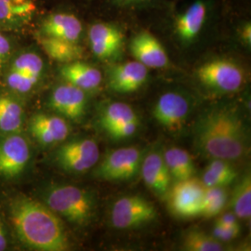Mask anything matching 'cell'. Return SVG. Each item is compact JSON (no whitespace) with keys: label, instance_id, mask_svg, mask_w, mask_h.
I'll return each instance as SVG.
<instances>
[{"label":"cell","instance_id":"1","mask_svg":"<svg viewBox=\"0 0 251 251\" xmlns=\"http://www.w3.org/2000/svg\"><path fill=\"white\" fill-rule=\"evenodd\" d=\"M10 219L21 242L40 251H63L69 248L62 221L45 204L20 197L9 207Z\"/></svg>","mask_w":251,"mask_h":251},{"label":"cell","instance_id":"2","mask_svg":"<svg viewBox=\"0 0 251 251\" xmlns=\"http://www.w3.org/2000/svg\"><path fill=\"white\" fill-rule=\"evenodd\" d=\"M195 144L206 157L238 160L248 151V139L242 121L231 111L217 110L198 123Z\"/></svg>","mask_w":251,"mask_h":251},{"label":"cell","instance_id":"3","mask_svg":"<svg viewBox=\"0 0 251 251\" xmlns=\"http://www.w3.org/2000/svg\"><path fill=\"white\" fill-rule=\"evenodd\" d=\"M43 198L46 206L75 225H87L94 212L91 195L74 185L53 186Z\"/></svg>","mask_w":251,"mask_h":251},{"label":"cell","instance_id":"4","mask_svg":"<svg viewBox=\"0 0 251 251\" xmlns=\"http://www.w3.org/2000/svg\"><path fill=\"white\" fill-rule=\"evenodd\" d=\"M143 159V151L138 147L119 148L108 153L95 173L108 181L129 180L140 173Z\"/></svg>","mask_w":251,"mask_h":251},{"label":"cell","instance_id":"5","mask_svg":"<svg viewBox=\"0 0 251 251\" xmlns=\"http://www.w3.org/2000/svg\"><path fill=\"white\" fill-rule=\"evenodd\" d=\"M100 158V149L92 139H75L62 145L55 159L63 171L80 174L90 171Z\"/></svg>","mask_w":251,"mask_h":251},{"label":"cell","instance_id":"6","mask_svg":"<svg viewBox=\"0 0 251 251\" xmlns=\"http://www.w3.org/2000/svg\"><path fill=\"white\" fill-rule=\"evenodd\" d=\"M31 159V147L20 132L0 134V177L11 179L26 170Z\"/></svg>","mask_w":251,"mask_h":251},{"label":"cell","instance_id":"7","mask_svg":"<svg viewBox=\"0 0 251 251\" xmlns=\"http://www.w3.org/2000/svg\"><path fill=\"white\" fill-rule=\"evenodd\" d=\"M205 191L202 181L194 177L175 181L167 194L171 212L179 218L200 216Z\"/></svg>","mask_w":251,"mask_h":251},{"label":"cell","instance_id":"8","mask_svg":"<svg viewBox=\"0 0 251 251\" xmlns=\"http://www.w3.org/2000/svg\"><path fill=\"white\" fill-rule=\"evenodd\" d=\"M198 77L206 87L223 92L239 90L244 83V73L235 63L218 59L204 63L198 69Z\"/></svg>","mask_w":251,"mask_h":251},{"label":"cell","instance_id":"9","mask_svg":"<svg viewBox=\"0 0 251 251\" xmlns=\"http://www.w3.org/2000/svg\"><path fill=\"white\" fill-rule=\"evenodd\" d=\"M156 216V209L150 201L131 196L118 199L111 210V223L117 229H129L147 224Z\"/></svg>","mask_w":251,"mask_h":251},{"label":"cell","instance_id":"10","mask_svg":"<svg viewBox=\"0 0 251 251\" xmlns=\"http://www.w3.org/2000/svg\"><path fill=\"white\" fill-rule=\"evenodd\" d=\"M100 124L114 140H125L137 132L140 119L132 107L124 102H112L102 109Z\"/></svg>","mask_w":251,"mask_h":251},{"label":"cell","instance_id":"11","mask_svg":"<svg viewBox=\"0 0 251 251\" xmlns=\"http://www.w3.org/2000/svg\"><path fill=\"white\" fill-rule=\"evenodd\" d=\"M189 112L188 100L179 93L168 92L156 101L152 115L158 124L170 131L176 132L185 124Z\"/></svg>","mask_w":251,"mask_h":251},{"label":"cell","instance_id":"12","mask_svg":"<svg viewBox=\"0 0 251 251\" xmlns=\"http://www.w3.org/2000/svg\"><path fill=\"white\" fill-rule=\"evenodd\" d=\"M88 36L92 52L100 60L117 57L124 45L122 31L107 23H97L91 25Z\"/></svg>","mask_w":251,"mask_h":251},{"label":"cell","instance_id":"13","mask_svg":"<svg viewBox=\"0 0 251 251\" xmlns=\"http://www.w3.org/2000/svg\"><path fill=\"white\" fill-rule=\"evenodd\" d=\"M49 103L62 117L76 121L86 113L87 96L84 90L67 83L54 89Z\"/></svg>","mask_w":251,"mask_h":251},{"label":"cell","instance_id":"14","mask_svg":"<svg viewBox=\"0 0 251 251\" xmlns=\"http://www.w3.org/2000/svg\"><path fill=\"white\" fill-rule=\"evenodd\" d=\"M147 67L137 61L113 64L108 68V85L117 93H131L144 86Z\"/></svg>","mask_w":251,"mask_h":251},{"label":"cell","instance_id":"15","mask_svg":"<svg viewBox=\"0 0 251 251\" xmlns=\"http://www.w3.org/2000/svg\"><path fill=\"white\" fill-rule=\"evenodd\" d=\"M129 48L136 61L147 68H163L169 63V57L164 47L148 31H142L133 36Z\"/></svg>","mask_w":251,"mask_h":251},{"label":"cell","instance_id":"16","mask_svg":"<svg viewBox=\"0 0 251 251\" xmlns=\"http://www.w3.org/2000/svg\"><path fill=\"white\" fill-rule=\"evenodd\" d=\"M29 131L44 146L63 142L70 133V126L64 117L36 114L29 122Z\"/></svg>","mask_w":251,"mask_h":251},{"label":"cell","instance_id":"17","mask_svg":"<svg viewBox=\"0 0 251 251\" xmlns=\"http://www.w3.org/2000/svg\"><path fill=\"white\" fill-rule=\"evenodd\" d=\"M140 172L146 186L157 197L167 196L171 186V176L163 152L152 151L144 156Z\"/></svg>","mask_w":251,"mask_h":251},{"label":"cell","instance_id":"18","mask_svg":"<svg viewBox=\"0 0 251 251\" xmlns=\"http://www.w3.org/2000/svg\"><path fill=\"white\" fill-rule=\"evenodd\" d=\"M83 27L79 19L70 13H54L46 18L41 25V35L77 43Z\"/></svg>","mask_w":251,"mask_h":251},{"label":"cell","instance_id":"19","mask_svg":"<svg viewBox=\"0 0 251 251\" xmlns=\"http://www.w3.org/2000/svg\"><path fill=\"white\" fill-rule=\"evenodd\" d=\"M61 75L67 83L84 91L97 89L102 81L101 73L97 68L78 61L65 63L61 68Z\"/></svg>","mask_w":251,"mask_h":251},{"label":"cell","instance_id":"20","mask_svg":"<svg viewBox=\"0 0 251 251\" xmlns=\"http://www.w3.org/2000/svg\"><path fill=\"white\" fill-rule=\"evenodd\" d=\"M206 16L205 2L203 0L194 2L176 21L175 28L179 38L184 42L193 41L204 25Z\"/></svg>","mask_w":251,"mask_h":251},{"label":"cell","instance_id":"21","mask_svg":"<svg viewBox=\"0 0 251 251\" xmlns=\"http://www.w3.org/2000/svg\"><path fill=\"white\" fill-rule=\"evenodd\" d=\"M36 5L34 0H0V24L19 26L34 16Z\"/></svg>","mask_w":251,"mask_h":251},{"label":"cell","instance_id":"22","mask_svg":"<svg viewBox=\"0 0 251 251\" xmlns=\"http://www.w3.org/2000/svg\"><path fill=\"white\" fill-rule=\"evenodd\" d=\"M38 42L46 54L59 63L65 64L75 62L83 55V50L77 43L42 35L38 36Z\"/></svg>","mask_w":251,"mask_h":251},{"label":"cell","instance_id":"23","mask_svg":"<svg viewBox=\"0 0 251 251\" xmlns=\"http://www.w3.org/2000/svg\"><path fill=\"white\" fill-rule=\"evenodd\" d=\"M163 157L171 179L179 181L194 177L196 166L187 151L178 147H171L163 152Z\"/></svg>","mask_w":251,"mask_h":251},{"label":"cell","instance_id":"24","mask_svg":"<svg viewBox=\"0 0 251 251\" xmlns=\"http://www.w3.org/2000/svg\"><path fill=\"white\" fill-rule=\"evenodd\" d=\"M24 118V107L17 100L0 95V134L20 132Z\"/></svg>","mask_w":251,"mask_h":251},{"label":"cell","instance_id":"25","mask_svg":"<svg viewBox=\"0 0 251 251\" xmlns=\"http://www.w3.org/2000/svg\"><path fill=\"white\" fill-rule=\"evenodd\" d=\"M237 178V172L227 160L214 159L204 171L202 183L206 187H226Z\"/></svg>","mask_w":251,"mask_h":251},{"label":"cell","instance_id":"26","mask_svg":"<svg viewBox=\"0 0 251 251\" xmlns=\"http://www.w3.org/2000/svg\"><path fill=\"white\" fill-rule=\"evenodd\" d=\"M231 207L237 219L248 220L251 215V178L247 174L235 186L231 199Z\"/></svg>","mask_w":251,"mask_h":251},{"label":"cell","instance_id":"27","mask_svg":"<svg viewBox=\"0 0 251 251\" xmlns=\"http://www.w3.org/2000/svg\"><path fill=\"white\" fill-rule=\"evenodd\" d=\"M182 247L189 251H222L225 250L224 245L213 235L206 234L198 230H192L185 233Z\"/></svg>","mask_w":251,"mask_h":251},{"label":"cell","instance_id":"28","mask_svg":"<svg viewBox=\"0 0 251 251\" xmlns=\"http://www.w3.org/2000/svg\"><path fill=\"white\" fill-rule=\"evenodd\" d=\"M228 202L225 187H206L200 216L209 219L219 215Z\"/></svg>","mask_w":251,"mask_h":251},{"label":"cell","instance_id":"29","mask_svg":"<svg viewBox=\"0 0 251 251\" xmlns=\"http://www.w3.org/2000/svg\"><path fill=\"white\" fill-rule=\"evenodd\" d=\"M9 69H13L40 78L44 70V63L38 54L29 51L17 56L11 63Z\"/></svg>","mask_w":251,"mask_h":251},{"label":"cell","instance_id":"30","mask_svg":"<svg viewBox=\"0 0 251 251\" xmlns=\"http://www.w3.org/2000/svg\"><path fill=\"white\" fill-rule=\"evenodd\" d=\"M40 78L25 73L9 69L6 77L7 86L10 90L20 94H25L34 89Z\"/></svg>","mask_w":251,"mask_h":251},{"label":"cell","instance_id":"31","mask_svg":"<svg viewBox=\"0 0 251 251\" xmlns=\"http://www.w3.org/2000/svg\"><path fill=\"white\" fill-rule=\"evenodd\" d=\"M240 233V225L233 227H219L215 226L213 230V236L219 241H230L236 238Z\"/></svg>","mask_w":251,"mask_h":251},{"label":"cell","instance_id":"32","mask_svg":"<svg viewBox=\"0 0 251 251\" xmlns=\"http://www.w3.org/2000/svg\"><path fill=\"white\" fill-rule=\"evenodd\" d=\"M11 53V45L7 36L0 33V71L3 69Z\"/></svg>","mask_w":251,"mask_h":251},{"label":"cell","instance_id":"33","mask_svg":"<svg viewBox=\"0 0 251 251\" xmlns=\"http://www.w3.org/2000/svg\"><path fill=\"white\" fill-rule=\"evenodd\" d=\"M239 225L237 217L233 213H225L216 220L215 226L219 227H233Z\"/></svg>","mask_w":251,"mask_h":251},{"label":"cell","instance_id":"34","mask_svg":"<svg viewBox=\"0 0 251 251\" xmlns=\"http://www.w3.org/2000/svg\"><path fill=\"white\" fill-rule=\"evenodd\" d=\"M7 247H8V237L6 233V229L2 221L0 220V251L7 250Z\"/></svg>","mask_w":251,"mask_h":251},{"label":"cell","instance_id":"35","mask_svg":"<svg viewBox=\"0 0 251 251\" xmlns=\"http://www.w3.org/2000/svg\"><path fill=\"white\" fill-rule=\"evenodd\" d=\"M241 37L245 44L251 46V24H246L241 30Z\"/></svg>","mask_w":251,"mask_h":251},{"label":"cell","instance_id":"36","mask_svg":"<svg viewBox=\"0 0 251 251\" xmlns=\"http://www.w3.org/2000/svg\"><path fill=\"white\" fill-rule=\"evenodd\" d=\"M143 1H145V0H112V2L118 7H125L128 5H132L135 3L143 2Z\"/></svg>","mask_w":251,"mask_h":251}]
</instances>
